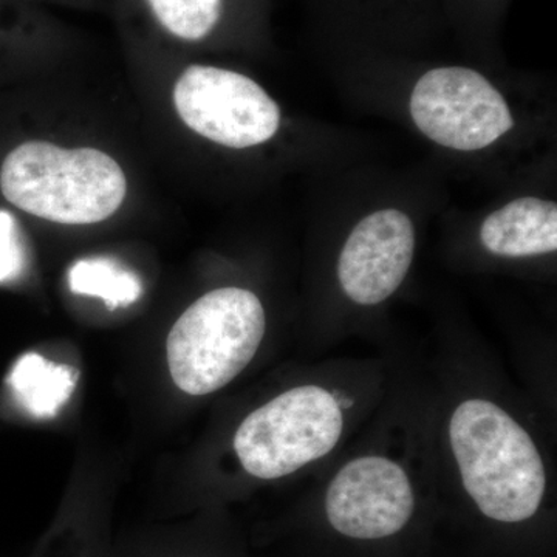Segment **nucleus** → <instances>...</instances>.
<instances>
[{
	"label": "nucleus",
	"instance_id": "20e7f679",
	"mask_svg": "<svg viewBox=\"0 0 557 557\" xmlns=\"http://www.w3.org/2000/svg\"><path fill=\"white\" fill-rule=\"evenodd\" d=\"M343 434V410L333 394L300 386L249 413L234 437L248 474L274 480L327 456Z\"/></svg>",
	"mask_w": 557,
	"mask_h": 557
},
{
	"label": "nucleus",
	"instance_id": "f8f14e48",
	"mask_svg": "<svg viewBox=\"0 0 557 557\" xmlns=\"http://www.w3.org/2000/svg\"><path fill=\"white\" fill-rule=\"evenodd\" d=\"M161 25L185 40H200L214 30L222 0H149Z\"/></svg>",
	"mask_w": 557,
	"mask_h": 557
},
{
	"label": "nucleus",
	"instance_id": "0eeeda50",
	"mask_svg": "<svg viewBox=\"0 0 557 557\" xmlns=\"http://www.w3.org/2000/svg\"><path fill=\"white\" fill-rule=\"evenodd\" d=\"M416 494L405 469L386 457L351 460L325 496L330 527L357 541L395 536L412 518Z\"/></svg>",
	"mask_w": 557,
	"mask_h": 557
},
{
	"label": "nucleus",
	"instance_id": "f03ea898",
	"mask_svg": "<svg viewBox=\"0 0 557 557\" xmlns=\"http://www.w3.org/2000/svg\"><path fill=\"white\" fill-rule=\"evenodd\" d=\"M0 189L11 205L36 218L90 225L119 211L127 182L120 164L101 150L28 141L3 160Z\"/></svg>",
	"mask_w": 557,
	"mask_h": 557
},
{
	"label": "nucleus",
	"instance_id": "423d86ee",
	"mask_svg": "<svg viewBox=\"0 0 557 557\" xmlns=\"http://www.w3.org/2000/svg\"><path fill=\"white\" fill-rule=\"evenodd\" d=\"M410 115L428 138L456 150L487 148L515 126L500 91L465 67L424 73L413 87Z\"/></svg>",
	"mask_w": 557,
	"mask_h": 557
},
{
	"label": "nucleus",
	"instance_id": "6e6552de",
	"mask_svg": "<svg viewBox=\"0 0 557 557\" xmlns=\"http://www.w3.org/2000/svg\"><path fill=\"white\" fill-rule=\"evenodd\" d=\"M416 230L398 209H383L355 226L341 251L338 277L359 306H376L397 292L412 265Z\"/></svg>",
	"mask_w": 557,
	"mask_h": 557
},
{
	"label": "nucleus",
	"instance_id": "39448f33",
	"mask_svg": "<svg viewBox=\"0 0 557 557\" xmlns=\"http://www.w3.org/2000/svg\"><path fill=\"white\" fill-rule=\"evenodd\" d=\"M183 123L218 145L245 149L273 138L281 110L248 76L207 65H190L174 89Z\"/></svg>",
	"mask_w": 557,
	"mask_h": 557
},
{
	"label": "nucleus",
	"instance_id": "f257e3e1",
	"mask_svg": "<svg viewBox=\"0 0 557 557\" xmlns=\"http://www.w3.org/2000/svg\"><path fill=\"white\" fill-rule=\"evenodd\" d=\"M449 438L469 497L487 519L530 520L541 508L547 475L525 429L486 399H468L453 413Z\"/></svg>",
	"mask_w": 557,
	"mask_h": 557
},
{
	"label": "nucleus",
	"instance_id": "9d476101",
	"mask_svg": "<svg viewBox=\"0 0 557 557\" xmlns=\"http://www.w3.org/2000/svg\"><path fill=\"white\" fill-rule=\"evenodd\" d=\"M78 370L57 364L38 354L20 358L9 383L22 408L36 418H51L69 401L78 383Z\"/></svg>",
	"mask_w": 557,
	"mask_h": 557
},
{
	"label": "nucleus",
	"instance_id": "7ed1b4c3",
	"mask_svg": "<svg viewBox=\"0 0 557 557\" xmlns=\"http://www.w3.org/2000/svg\"><path fill=\"white\" fill-rule=\"evenodd\" d=\"M265 311L255 293L219 288L201 296L168 336V364L175 386L203 397L247 368L265 335Z\"/></svg>",
	"mask_w": 557,
	"mask_h": 557
},
{
	"label": "nucleus",
	"instance_id": "ddd939ff",
	"mask_svg": "<svg viewBox=\"0 0 557 557\" xmlns=\"http://www.w3.org/2000/svg\"><path fill=\"white\" fill-rule=\"evenodd\" d=\"M24 267L25 252L16 219L0 209V284L14 281Z\"/></svg>",
	"mask_w": 557,
	"mask_h": 557
},
{
	"label": "nucleus",
	"instance_id": "1a4fd4ad",
	"mask_svg": "<svg viewBox=\"0 0 557 557\" xmlns=\"http://www.w3.org/2000/svg\"><path fill=\"white\" fill-rule=\"evenodd\" d=\"M487 251L504 258L548 255L557 249L555 201L522 197L487 215L480 228Z\"/></svg>",
	"mask_w": 557,
	"mask_h": 557
},
{
	"label": "nucleus",
	"instance_id": "9b49d317",
	"mask_svg": "<svg viewBox=\"0 0 557 557\" xmlns=\"http://www.w3.org/2000/svg\"><path fill=\"white\" fill-rule=\"evenodd\" d=\"M69 287L75 295L104 300L109 309L131 306L143 295L141 281L134 271L104 258L76 262L69 271Z\"/></svg>",
	"mask_w": 557,
	"mask_h": 557
}]
</instances>
